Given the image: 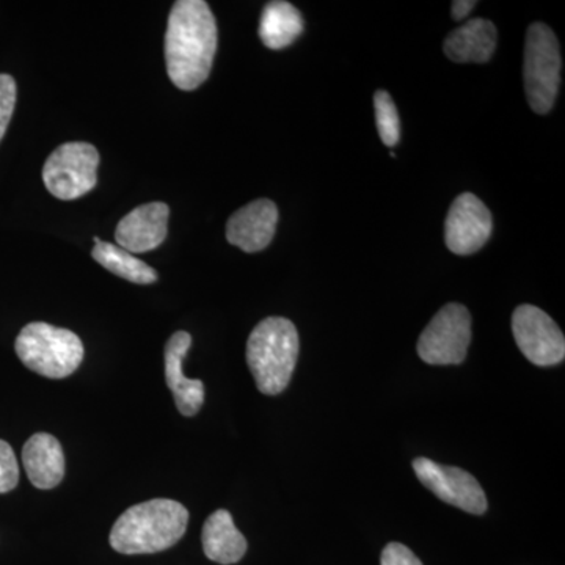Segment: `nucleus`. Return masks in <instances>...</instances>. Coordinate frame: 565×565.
Returning <instances> with one entry per match:
<instances>
[{
  "label": "nucleus",
  "mask_w": 565,
  "mask_h": 565,
  "mask_svg": "<svg viewBox=\"0 0 565 565\" xmlns=\"http://www.w3.org/2000/svg\"><path fill=\"white\" fill-rule=\"evenodd\" d=\"M302 13L285 0H274L264 7L259 21V39L264 46L278 51L291 46L302 35Z\"/></svg>",
  "instance_id": "obj_17"
},
{
  "label": "nucleus",
  "mask_w": 565,
  "mask_h": 565,
  "mask_svg": "<svg viewBox=\"0 0 565 565\" xmlns=\"http://www.w3.org/2000/svg\"><path fill=\"white\" fill-rule=\"evenodd\" d=\"M520 352L535 366H555L565 356V338L557 323L534 305H520L512 315Z\"/></svg>",
  "instance_id": "obj_9"
},
{
  "label": "nucleus",
  "mask_w": 565,
  "mask_h": 565,
  "mask_svg": "<svg viewBox=\"0 0 565 565\" xmlns=\"http://www.w3.org/2000/svg\"><path fill=\"white\" fill-rule=\"evenodd\" d=\"M299 348V333L289 319L267 318L253 329L247 341V363L259 392L277 396L288 388Z\"/></svg>",
  "instance_id": "obj_3"
},
{
  "label": "nucleus",
  "mask_w": 565,
  "mask_h": 565,
  "mask_svg": "<svg viewBox=\"0 0 565 565\" xmlns=\"http://www.w3.org/2000/svg\"><path fill=\"white\" fill-rule=\"evenodd\" d=\"M381 565H423L418 556L399 542H392L382 552Z\"/></svg>",
  "instance_id": "obj_22"
},
{
  "label": "nucleus",
  "mask_w": 565,
  "mask_h": 565,
  "mask_svg": "<svg viewBox=\"0 0 565 565\" xmlns=\"http://www.w3.org/2000/svg\"><path fill=\"white\" fill-rule=\"evenodd\" d=\"M217 22L203 0H178L166 32L167 73L174 87L192 92L210 77L217 52Z\"/></svg>",
  "instance_id": "obj_1"
},
{
  "label": "nucleus",
  "mask_w": 565,
  "mask_h": 565,
  "mask_svg": "<svg viewBox=\"0 0 565 565\" xmlns=\"http://www.w3.org/2000/svg\"><path fill=\"white\" fill-rule=\"evenodd\" d=\"M99 152L85 141H70L51 152L43 167L47 191L58 200H76L98 182Z\"/></svg>",
  "instance_id": "obj_6"
},
{
  "label": "nucleus",
  "mask_w": 565,
  "mask_h": 565,
  "mask_svg": "<svg viewBox=\"0 0 565 565\" xmlns=\"http://www.w3.org/2000/svg\"><path fill=\"white\" fill-rule=\"evenodd\" d=\"M470 343V311L463 305L448 303L419 334L416 351L424 363L445 366L463 363Z\"/></svg>",
  "instance_id": "obj_7"
},
{
  "label": "nucleus",
  "mask_w": 565,
  "mask_h": 565,
  "mask_svg": "<svg viewBox=\"0 0 565 565\" xmlns=\"http://www.w3.org/2000/svg\"><path fill=\"white\" fill-rule=\"evenodd\" d=\"M492 228V214L486 204L473 193H462L457 196L446 215V247L456 255H473L484 247Z\"/></svg>",
  "instance_id": "obj_10"
},
{
  "label": "nucleus",
  "mask_w": 565,
  "mask_h": 565,
  "mask_svg": "<svg viewBox=\"0 0 565 565\" xmlns=\"http://www.w3.org/2000/svg\"><path fill=\"white\" fill-rule=\"evenodd\" d=\"M498 32L492 21L476 18L446 36L444 51L456 63H486L497 50Z\"/></svg>",
  "instance_id": "obj_15"
},
{
  "label": "nucleus",
  "mask_w": 565,
  "mask_h": 565,
  "mask_svg": "<svg viewBox=\"0 0 565 565\" xmlns=\"http://www.w3.org/2000/svg\"><path fill=\"white\" fill-rule=\"evenodd\" d=\"M95 248L92 256L96 263L102 264L104 269L125 278V280L136 282V285H151L158 281V274L147 263L126 252L125 248L110 243H103L99 237H95Z\"/></svg>",
  "instance_id": "obj_18"
},
{
  "label": "nucleus",
  "mask_w": 565,
  "mask_h": 565,
  "mask_svg": "<svg viewBox=\"0 0 565 565\" xmlns=\"http://www.w3.org/2000/svg\"><path fill=\"white\" fill-rule=\"evenodd\" d=\"M20 481V467L13 448L0 440V493H9Z\"/></svg>",
  "instance_id": "obj_20"
},
{
  "label": "nucleus",
  "mask_w": 565,
  "mask_h": 565,
  "mask_svg": "<svg viewBox=\"0 0 565 565\" xmlns=\"http://www.w3.org/2000/svg\"><path fill=\"white\" fill-rule=\"evenodd\" d=\"M476 2H471V0H456L452 2V18L456 21L463 20L468 14L471 13V10L475 9Z\"/></svg>",
  "instance_id": "obj_23"
},
{
  "label": "nucleus",
  "mask_w": 565,
  "mask_h": 565,
  "mask_svg": "<svg viewBox=\"0 0 565 565\" xmlns=\"http://www.w3.org/2000/svg\"><path fill=\"white\" fill-rule=\"evenodd\" d=\"M278 223L277 204L262 199L245 204L226 223V239L247 253L262 252L275 236Z\"/></svg>",
  "instance_id": "obj_12"
},
{
  "label": "nucleus",
  "mask_w": 565,
  "mask_h": 565,
  "mask_svg": "<svg viewBox=\"0 0 565 565\" xmlns=\"http://www.w3.org/2000/svg\"><path fill=\"white\" fill-rule=\"evenodd\" d=\"M192 345L188 332L172 334L166 344V381L173 393L174 404L184 416H195L204 403V384L199 379H188L182 373V360Z\"/></svg>",
  "instance_id": "obj_13"
},
{
  "label": "nucleus",
  "mask_w": 565,
  "mask_h": 565,
  "mask_svg": "<svg viewBox=\"0 0 565 565\" xmlns=\"http://www.w3.org/2000/svg\"><path fill=\"white\" fill-rule=\"evenodd\" d=\"M375 122H377L379 136L388 147L399 141L401 121L396 104L393 103L388 92L377 90L374 95Z\"/></svg>",
  "instance_id": "obj_19"
},
{
  "label": "nucleus",
  "mask_w": 565,
  "mask_h": 565,
  "mask_svg": "<svg viewBox=\"0 0 565 565\" xmlns=\"http://www.w3.org/2000/svg\"><path fill=\"white\" fill-rule=\"evenodd\" d=\"M414 471L419 482L446 504L455 505L468 514H486L489 508L487 497L473 475L467 473L462 468L434 462L426 457L414 460Z\"/></svg>",
  "instance_id": "obj_8"
},
{
  "label": "nucleus",
  "mask_w": 565,
  "mask_h": 565,
  "mask_svg": "<svg viewBox=\"0 0 565 565\" xmlns=\"http://www.w3.org/2000/svg\"><path fill=\"white\" fill-rule=\"evenodd\" d=\"M14 351L25 367L50 379H65L81 366L84 344L71 330L32 322L18 334Z\"/></svg>",
  "instance_id": "obj_4"
},
{
  "label": "nucleus",
  "mask_w": 565,
  "mask_h": 565,
  "mask_svg": "<svg viewBox=\"0 0 565 565\" xmlns=\"http://www.w3.org/2000/svg\"><path fill=\"white\" fill-rule=\"evenodd\" d=\"M203 552L207 559L222 565L239 563L247 553V541L234 525L232 514L218 509L207 516L202 533Z\"/></svg>",
  "instance_id": "obj_16"
},
{
  "label": "nucleus",
  "mask_w": 565,
  "mask_h": 565,
  "mask_svg": "<svg viewBox=\"0 0 565 565\" xmlns=\"http://www.w3.org/2000/svg\"><path fill=\"white\" fill-rule=\"evenodd\" d=\"M17 106V82L10 74H0V140L6 136Z\"/></svg>",
  "instance_id": "obj_21"
},
{
  "label": "nucleus",
  "mask_w": 565,
  "mask_h": 565,
  "mask_svg": "<svg viewBox=\"0 0 565 565\" xmlns=\"http://www.w3.org/2000/svg\"><path fill=\"white\" fill-rule=\"evenodd\" d=\"M170 207L166 203L141 204L121 218L115 230L118 247L129 253L154 250L167 239Z\"/></svg>",
  "instance_id": "obj_11"
},
{
  "label": "nucleus",
  "mask_w": 565,
  "mask_h": 565,
  "mask_svg": "<svg viewBox=\"0 0 565 565\" xmlns=\"http://www.w3.org/2000/svg\"><path fill=\"white\" fill-rule=\"evenodd\" d=\"M559 43L546 24L535 22L526 33L523 79L527 103L535 114H548L555 106L561 81Z\"/></svg>",
  "instance_id": "obj_5"
},
{
  "label": "nucleus",
  "mask_w": 565,
  "mask_h": 565,
  "mask_svg": "<svg viewBox=\"0 0 565 565\" xmlns=\"http://www.w3.org/2000/svg\"><path fill=\"white\" fill-rule=\"evenodd\" d=\"M189 525V511L166 498L145 501L122 512L110 531V545L121 555H151L172 548Z\"/></svg>",
  "instance_id": "obj_2"
},
{
  "label": "nucleus",
  "mask_w": 565,
  "mask_h": 565,
  "mask_svg": "<svg viewBox=\"0 0 565 565\" xmlns=\"http://www.w3.org/2000/svg\"><path fill=\"white\" fill-rule=\"evenodd\" d=\"M22 465L36 489L57 487L65 476V455L61 441L51 434H35L22 448Z\"/></svg>",
  "instance_id": "obj_14"
}]
</instances>
